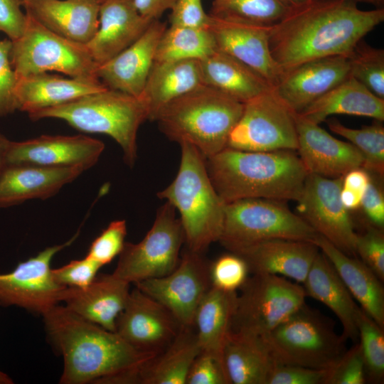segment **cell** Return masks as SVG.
Wrapping results in <instances>:
<instances>
[{"label":"cell","mask_w":384,"mask_h":384,"mask_svg":"<svg viewBox=\"0 0 384 384\" xmlns=\"http://www.w3.org/2000/svg\"><path fill=\"white\" fill-rule=\"evenodd\" d=\"M105 149L100 140L85 135H42L22 142L10 141L6 164H32L47 167L93 166Z\"/></svg>","instance_id":"cell-18"},{"label":"cell","mask_w":384,"mask_h":384,"mask_svg":"<svg viewBox=\"0 0 384 384\" xmlns=\"http://www.w3.org/2000/svg\"><path fill=\"white\" fill-rule=\"evenodd\" d=\"M26 15L23 33L11 41V60L18 78L48 71L96 77L97 65L85 44L65 38Z\"/></svg>","instance_id":"cell-10"},{"label":"cell","mask_w":384,"mask_h":384,"mask_svg":"<svg viewBox=\"0 0 384 384\" xmlns=\"http://www.w3.org/2000/svg\"><path fill=\"white\" fill-rule=\"evenodd\" d=\"M358 330L366 381L371 383H383L384 329L361 309L358 319Z\"/></svg>","instance_id":"cell-39"},{"label":"cell","mask_w":384,"mask_h":384,"mask_svg":"<svg viewBox=\"0 0 384 384\" xmlns=\"http://www.w3.org/2000/svg\"><path fill=\"white\" fill-rule=\"evenodd\" d=\"M328 258L363 311L384 329L383 282L361 260L349 256L318 235L314 241Z\"/></svg>","instance_id":"cell-29"},{"label":"cell","mask_w":384,"mask_h":384,"mask_svg":"<svg viewBox=\"0 0 384 384\" xmlns=\"http://www.w3.org/2000/svg\"><path fill=\"white\" fill-rule=\"evenodd\" d=\"M342 179L309 174L296 201L297 210L319 235L345 254L356 257L357 233L341 200Z\"/></svg>","instance_id":"cell-13"},{"label":"cell","mask_w":384,"mask_h":384,"mask_svg":"<svg viewBox=\"0 0 384 384\" xmlns=\"http://www.w3.org/2000/svg\"><path fill=\"white\" fill-rule=\"evenodd\" d=\"M243 103L202 85L164 106L154 121L171 141L188 143L206 159L227 146Z\"/></svg>","instance_id":"cell-5"},{"label":"cell","mask_w":384,"mask_h":384,"mask_svg":"<svg viewBox=\"0 0 384 384\" xmlns=\"http://www.w3.org/2000/svg\"><path fill=\"white\" fill-rule=\"evenodd\" d=\"M295 114L270 88L243 103L227 146L249 151H297Z\"/></svg>","instance_id":"cell-12"},{"label":"cell","mask_w":384,"mask_h":384,"mask_svg":"<svg viewBox=\"0 0 384 384\" xmlns=\"http://www.w3.org/2000/svg\"><path fill=\"white\" fill-rule=\"evenodd\" d=\"M84 171L80 167L8 164L0 174V208L50 198Z\"/></svg>","instance_id":"cell-26"},{"label":"cell","mask_w":384,"mask_h":384,"mask_svg":"<svg viewBox=\"0 0 384 384\" xmlns=\"http://www.w3.org/2000/svg\"><path fill=\"white\" fill-rule=\"evenodd\" d=\"M201 351L196 334L191 328L181 326L163 351L139 368L137 383L186 384L189 369Z\"/></svg>","instance_id":"cell-34"},{"label":"cell","mask_w":384,"mask_h":384,"mask_svg":"<svg viewBox=\"0 0 384 384\" xmlns=\"http://www.w3.org/2000/svg\"><path fill=\"white\" fill-rule=\"evenodd\" d=\"M210 265L201 253L187 250L171 272L135 285L167 309L181 326L192 328L198 306L211 287Z\"/></svg>","instance_id":"cell-14"},{"label":"cell","mask_w":384,"mask_h":384,"mask_svg":"<svg viewBox=\"0 0 384 384\" xmlns=\"http://www.w3.org/2000/svg\"><path fill=\"white\" fill-rule=\"evenodd\" d=\"M289 8L282 0H219L213 2L210 14L272 26L279 21Z\"/></svg>","instance_id":"cell-38"},{"label":"cell","mask_w":384,"mask_h":384,"mask_svg":"<svg viewBox=\"0 0 384 384\" xmlns=\"http://www.w3.org/2000/svg\"><path fill=\"white\" fill-rule=\"evenodd\" d=\"M219 1V0H213V2H216V1Z\"/></svg>","instance_id":"cell-60"},{"label":"cell","mask_w":384,"mask_h":384,"mask_svg":"<svg viewBox=\"0 0 384 384\" xmlns=\"http://www.w3.org/2000/svg\"><path fill=\"white\" fill-rule=\"evenodd\" d=\"M350 70L347 55L309 60L283 72L272 90L292 111L299 114L348 78Z\"/></svg>","instance_id":"cell-19"},{"label":"cell","mask_w":384,"mask_h":384,"mask_svg":"<svg viewBox=\"0 0 384 384\" xmlns=\"http://www.w3.org/2000/svg\"><path fill=\"white\" fill-rule=\"evenodd\" d=\"M217 50L208 28L170 25L158 43L154 61L202 60Z\"/></svg>","instance_id":"cell-36"},{"label":"cell","mask_w":384,"mask_h":384,"mask_svg":"<svg viewBox=\"0 0 384 384\" xmlns=\"http://www.w3.org/2000/svg\"><path fill=\"white\" fill-rule=\"evenodd\" d=\"M181 325L162 304L136 287L115 324V332L134 348L158 354L176 337Z\"/></svg>","instance_id":"cell-17"},{"label":"cell","mask_w":384,"mask_h":384,"mask_svg":"<svg viewBox=\"0 0 384 384\" xmlns=\"http://www.w3.org/2000/svg\"><path fill=\"white\" fill-rule=\"evenodd\" d=\"M28 114L33 121L55 118L83 132L110 136L121 147L124 161L130 167L137 157L138 129L148 119L139 97L109 88Z\"/></svg>","instance_id":"cell-6"},{"label":"cell","mask_w":384,"mask_h":384,"mask_svg":"<svg viewBox=\"0 0 384 384\" xmlns=\"http://www.w3.org/2000/svg\"><path fill=\"white\" fill-rule=\"evenodd\" d=\"M199 61L203 84L240 102L245 103L272 88L252 69L218 50Z\"/></svg>","instance_id":"cell-32"},{"label":"cell","mask_w":384,"mask_h":384,"mask_svg":"<svg viewBox=\"0 0 384 384\" xmlns=\"http://www.w3.org/2000/svg\"><path fill=\"white\" fill-rule=\"evenodd\" d=\"M176 209L165 202L156 212L154 223L137 243L125 242L112 272L131 283L165 276L178 265L185 242L183 230Z\"/></svg>","instance_id":"cell-11"},{"label":"cell","mask_w":384,"mask_h":384,"mask_svg":"<svg viewBox=\"0 0 384 384\" xmlns=\"http://www.w3.org/2000/svg\"><path fill=\"white\" fill-rule=\"evenodd\" d=\"M329 129L353 144L363 158V168L381 176L384 174V128L380 124L353 129L336 119H326Z\"/></svg>","instance_id":"cell-37"},{"label":"cell","mask_w":384,"mask_h":384,"mask_svg":"<svg viewBox=\"0 0 384 384\" xmlns=\"http://www.w3.org/2000/svg\"><path fill=\"white\" fill-rule=\"evenodd\" d=\"M237 296V292H225L211 286L199 304L194 318L201 351L221 361Z\"/></svg>","instance_id":"cell-35"},{"label":"cell","mask_w":384,"mask_h":384,"mask_svg":"<svg viewBox=\"0 0 384 384\" xmlns=\"http://www.w3.org/2000/svg\"><path fill=\"white\" fill-rule=\"evenodd\" d=\"M9 142L10 140L0 134V174L7 165L6 158Z\"/></svg>","instance_id":"cell-55"},{"label":"cell","mask_w":384,"mask_h":384,"mask_svg":"<svg viewBox=\"0 0 384 384\" xmlns=\"http://www.w3.org/2000/svg\"><path fill=\"white\" fill-rule=\"evenodd\" d=\"M12 379L6 373L0 370V384H12Z\"/></svg>","instance_id":"cell-56"},{"label":"cell","mask_w":384,"mask_h":384,"mask_svg":"<svg viewBox=\"0 0 384 384\" xmlns=\"http://www.w3.org/2000/svg\"><path fill=\"white\" fill-rule=\"evenodd\" d=\"M384 21V9L362 10L354 0H308L272 25L270 48L283 72L309 60L348 56Z\"/></svg>","instance_id":"cell-1"},{"label":"cell","mask_w":384,"mask_h":384,"mask_svg":"<svg viewBox=\"0 0 384 384\" xmlns=\"http://www.w3.org/2000/svg\"><path fill=\"white\" fill-rule=\"evenodd\" d=\"M206 163L225 203L248 198L297 201L309 174L292 150L249 151L226 146Z\"/></svg>","instance_id":"cell-3"},{"label":"cell","mask_w":384,"mask_h":384,"mask_svg":"<svg viewBox=\"0 0 384 384\" xmlns=\"http://www.w3.org/2000/svg\"><path fill=\"white\" fill-rule=\"evenodd\" d=\"M370 224L380 229L384 226V196L380 188L371 180L363 193L361 207Z\"/></svg>","instance_id":"cell-51"},{"label":"cell","mask_w":384,"mask_h":384,"mask_svg":"<svg viewBox=\"0 0 384 384\" xmlns=\"http://www.w3.org/2000/svg\"><path fill=\"white\" fill-rule=\"evenodd\" d=\"M169 18L170 25L207 28L209 14L201 0H175Z\"/></svg>","instance_id":"cell-49"},{"label":"cell","mask_w":384,"mask_h":384,"mask_svg":"<svg viewBox=\"0 0 384 384\" xmlns=\"http://www.w3.org/2000/svg\"><path fill=\"white\" fill-rule=\"evenodd\" d=\"M319 251L313 242L271 239L230 252L243 258L252 274L279 275L302 284Z\"/></svg>","instance_id":"cell-23"},{"label":"cell","mask_w":384,"mask_h":384,"mask_svg":"<svg viewBox=\"0 0 384 384\" xmlns=\"http://www.w3.org/2000/svg\"><path fill=\"white\" fill-rule=\"evenodd\" d=\"M202 85L199 60L154 61L139 97L148 119L154 121L164 106Z\"/></svg>","instance_id":"cell-30"},{"label":"cell","mask_w":384,"mask_h":384,"mask_svg":"<svg viewBox=\"0 0 384 384\" xmlns=\"http://www.w3.org/2000/svg\"><path fill=\"white\" fill-rule=\"evenodd\" d=\"M129 284L113 273L101 274L85 287H65L62 302L78 316L115 332L117 318L130 293Z\"/></svg>","instance_id":"cell-24"},{"label":"cell","mask_w":384,"mask_h":384,"mask_svg":"<svg viewBox=\"0 0 384 384\" xmlns=\"http://www.w3.org/2000/svg\"><path fill=\"white\" fill-rule=\"evenodd\" d=\"M107 87L96 77L63 78L41 73L18 78V110L28 114L68 103Z\"/></svg>","instance_id":"cell-27"},{"label":"cell","mask_w":384,"mask_h":384,"mask_svg":"<svg viewBox=\"0 0 384 384\" xmlns=\"http://www.w3.org/2000/svg\"><path fill=\"white\" fill-rule=\"evenodd\" d=\"M21 1L22 2H25V1H29V0H21ZM97 1H99L100 2L102 3V1L103 0H97Z\"/></svg>","instance_id":"cell-59"},{"label":"cell","mask_w":384,"mask_h":384,"mask_svg":"<svg viewBox=\"0 0 384 384\" xmlns=\"http://www.w3.org/2000/svg\"><path fill=\"white\" fill-rule=\"evenodd\" d=\"M306 296L326 305L337 316L342 336L358 341V319L361 308L328 258L319 250L302 283Z\"/></svg>","instance_id":"cell-28"},{"label":"cell","mask_w":384,"mask_h":384,"mask_svg":"<svg viewBox=\"0 0 384 384\" xmlns=\"http://www.w3.org/2000/svg\"><path fill=\"white\" fill-rule=\"evenodd\" d=\"M299 114L318 124L333 114L367 117L381 122L384 120V99L350 75Z\"/></svg>","instance_id":"cell-31"},{"label":"cell","mask_w":384,"mask_h":384,"mask_svg":"<svg viewBox=\"0 0 384 384\" xmlns=\"http://www.w3.org/2000/svg\"><path fill=\"white\" fill-rule=\"evenodd\" d=\"M362 193L341 188L340 196L344 207L348 210H356L361 207Z\"/></svg>","instance_id":"cell-54"},{"label":"cell","mask_w":384,"mask_h":384,"mask_svg":"<svg viewBox=\"0 0 384 384\" xmlns=\"http://www.w3.org/2000/svg\"><path fill=\"white\" fill-rule=\"evenodd\" d=\"M97 0H29L22 2L26 13L55 33L87 44L98 30Z\"/></svg>","instance_id":"cell-25"},{"label":"cell","mask_w":384,"mask_h":384,"mask_svg":"<svg viewBox=\"0 0 384 384\" xmlns=\"http://www.w3.org/2000/svg\"><path fill=\"white\" fill-rule=\"evenodd\" d=\"M230 331L262 337L305 304L303 285L275 274H252L239 289Z\"/></svg>","instance_id":"cell-9"},{"label":"cell","mask_w":384,"mask_h":384,"mask_svg":"<svg viewBox=\"0 0 384 384\" xmlns=\"http://www.w3.org/2000/svg\"><path fill=\"white\" fill-rule=\"evenodd\" d=\"M329 369H314L275 363L267 384H326Z\"/></svg>","instance_id":"cell-47"},{"label":"cell","mask_w":384,"mask_h":384,"mask_svg":"<svg viewBox=\"0 0 384 384\" xmlns=\"http://www.w3.org/2000/svg\"><path fill=\"white\" fill-rule=\"evenodd\" d=\"M282 1L291 7V6H296L299 4H302L308 0H282Z\"/></svg>","instance_id":"cell-57"},{"label":"cell","mask_w":384,"mask_h":384,"mask_svg":"<svg viewBox=\"0 0 384 384\" xmlns=\"http://www.w3.org/2000/svg\"><path fill=\"white\" fill-rule=\"evenodd\" d=\"M249 272L247 262L240 256L233 252L221 255L210 265L211 286L225 292H237Z\"/></svg>","instance_id":"cell-41"},{"label":"cell","mask_w":384,"mask_h":384,"mask_svg":"<svg viewBox=\"0 0 384 384\" xmlns=\"http://www.w3.org/2000/svg\"><path fill=\"white\" fill-rule=\"evenodd\" d=\"M137 11L151 20H157L169 9H171L175 0H132Z\"/></svg>","instance_id":"cell-52"},{"label":"cell","mask_w":384,"mask_h":384,"mask_svg":"<svg viewBox=\"0 0 384 384\" xmlns=\"http://www.w3.org/2000/svg\"><path fill=\"white\" fill-rule=\"evenodd\" d=\"M274 361L314 369H330L347 350L333 323L306 303L260 337Z\"/></svg>","instance_id":"cell-7"},{"label":"cell","mask_w":384,"mask_h":384,"mask_svg":"<svg viewBox=\"0 0 384 384\" xmlns=\"http://www.w3.org/2000/svg\"><path fill=\"white\" fill-rule=\"evenodd\" d=\"M367 383L360 344L353 343L330 369L326 384H364Z\"/></svg>","instance_id":"cell-44"},{"label":"cell","mask_w":384,"mask_h":384,"mask_svg":"<svg viewBox=\"0 0 384 384\" xmlns=\"http://www.w3.org/2000/svg\"><path fill=\"white\" fill-rule=\"evenodd\" d=\"M166 23L154 20L132 45L98 65L95 76L109 89L139 97L154 64L155 53Z\"/></svg>","instance_id":"cell-21"},{"label":"cell","mask_w":384,"mask_h":384,"mask_svg":"<svg viewBox=\"0 0 384 384\" xmlns=\"http://www.w3.org/2000/svg\"><path fill=\"white\" fill-rule=\"evenodd\" d=\"M354 1H356L357 2L361 1V2L370 4L376 6H381V5L384 2V0H354Z\"/></svg>","instance_id":"cell-58"},{"label":"cell","mask_w":384,"mask_h":384,"mask_svg":"<svg viewBox=\"0 0 384 384\" xmlns=\"http://www.w3.org/2000/svg\"><path fill=\"white\" fill-rule=\"evenodd\" d=\"M370 174L363 167L347 172L342 179V187L363 194L370 182Z\"/></svg>","instance_id":"cell-53"},{"label":"cell","mask_w":384,"mask_h":384,"mask_svg":"<svg viewBox=\"0 0 384 384\" xmlns=\"http://www.w3.org/2000/svg\"><path fill=\"white\" fill-rule=\"evenodd\" d=\"M102 266L95 261L85 257L72 260L63 267L52 269L53 279L65 287L83 288L91 284L97 277Z\"/></svg>","instance_id":"cell-46"},{"label":"cell","mask_w":384,"mask_h":384,"mask_svg":"<svg viewBox=\"0 0 384 384\" xmlns=\"http://www.w3.org/2000/svg\"><path fill=\"white\" fill-rule=\"evenodd\" d=\"M356 253L378 278L384 281V234L382 229L372 225L366 226L364 233L358 234Z\"/></svg>","instance_id":"cell-43"},{"label":"cell","mask_w":384,"mask_h":384,"mask_svg":"<svg viewBox=\"0 0 384 384\" xmlns=\"http://www.w3.org/2000/svg\"><path fill=\"white\" fill-rule=\"evenodd\" d=\"M348 58L351 76L384 99V50L361 41Z\"/></svg>","instance_id":"cell-40"},{"label":"cell","mask_w":384,"mask_h":384,"mask_svg":"<svg viewBox=\"0 0 384 384\" xmlns=\"http://www.w3.org/2000/svg\"><path fill=\"white\" fill-rule=\"evenodd\" d=\"M223 362L230 384H267L275 363L260 338L230 331Z\"/></svg>","instance_id":"cell-33"},{"label":"cell","mask_w":384,"mask_h":384,"mask_svg":"<svg viewBox=\"0 0 384 384\" xmlns=\"http://www.w3.org/2000/svg\"><path fill=\"white\" fill-rule=\"evenodd\" d=\"M284 201L248 198L228 203L219 242L230 252L271 239L313 242L319 235Z\"/></svg>","instance_id":"cell-8"},{"label":"cell","mask_w":384,"mask_h":384,"mask_svg":"<svg viewBox=\"0 0 384 384\" xmlns=\"http://www.w3.org/2000/svg\"><path fill=\"white\" fill-rule=\"evenodd\" d=\"M99 21L97 31L86 44L97 66L135 42L154 20L142 16L132 0H103Z\"/></svg>","instance_id":"cell-22"},{"label":"cell","mask_w":384,"mask_h":384,"mask_svg":"<svg viewBox=\"0 0 384 384\" xmlns=\"http://www.w3.org/2000/svg\"><path fill=\"white\" fill-rule=\"evenodd\" d=\"M295 121L297 154L309 174L336 178L363 166V158L353 144L335 138L299 114H295Z\"/></svg>","instance_id":"cell-20"},{"label":"cell","mask_w":384,"mask_h":384,"mask_svg":"<svg viewBox=\"0 0 384 384\" xmlns=\"http://www.w3.org/2000/svg\"><path fill=\"white\" fill-rule=\"evenodd\" d=\"M11 41L0 40V117L18 110L16 87L18 78L11 60Z\"/></svg>","instance_id":"cell-45"},{"label":"cell","mask_w":384,"mask_h":384,"mask_svg":"<svg viewBox=\"0 0 384 384\" xmlns=\"http://www.w3.org/2000/svg\"><path fill=\"white\" fill-rule=\"evenodd\" d=\"M181 161L173 181L157 193L179 214L188 250L201 253L221 236L226 203L209 177L206 158L193 146L181 143Z\"/></svg>","instance_id":"cell-4"},{"label":"cell","mask_w":384,"mask_h":384,"mask_svg":"<svg viewBox=\"0 0 384 384\" xmlns=\"http://www.w3.org/2000/svg\"><path fill=\"white\" fill-rule=\"evenodd\" d=\"M78 233L63 244L46 247L18 262L13 271L0 274V305H15L43 315L62 302L65 287L53 279L50 263L55 254L75 241Z\"/></svg>","instance_id":"cell-15"},{"label":"cell","mask_w":384,"mask_h":384,"mask_svg":"<svg viewBox=\"0 0 384 384\" xmlns=\"http://www.w3.org/2000/svg\"><path fill=\"white\" fill-rule=\"evenodd\" d=\"M186 384H230L223 361L201 351L193 361Z\"/></svg>","instance_id":"cell-48"},{"label":"cell","mask_w":384,"mask_h":384,"mask_svg":"<svg viewBox=\"0 0 384 384\" xmlns=\"http://www.w3.org/2000/svg\"><path fill=\"white\" fill-rule=\"evenodd\" d=\"M42 316L50 341L63 357L60 383H114L156 356L134 348L116 332L65 306L57 304Z\"/></svg>","instance_id":"cell-2"},{"label":"cell","mask_w":384,"mask_h":384,"mask_svg":"<svg viewBox=\"0 0 384 384\" xmlns=\"http://www.w3.org/2000/svg\"><path fill=\"white\" fill-rule=\"evenodd\" d=\"M126 235V221H112L92 241L85 256L102 267L110 263L121 253Z\"/></svg>","instance_id":"cell-42"},{"label":"cell","mask_w":384,"mask_h":384,"mask_svg":"<svg viewBox=\"0 0 384 384\" xmlns=\"http://www.w3.org/2000/svg\"><path fill=\"white\" fill-rule=\"evenodd\" d=\"M207 28L222 51L242 62L273 87L283 71L272 58L270 48L272 26L235 17L209 14Z\"/></svg>","instance_id":"cell-16"},{"label":"cell","mask_w":384,"mask_h":384,"mask_svg":"<svg viewBox=\"0 0 384 384\" xmlns=\"http://www.w3.org/2000/svg\"><path fill=\"white\" fill-rule=\"evenodd\" d=\"M21 0H0V32L11 41L19 38L25 29L27 15Z\"/></svg>","instance_id":"cell-50"}]
</instances>
